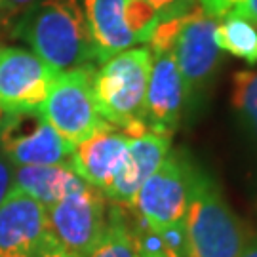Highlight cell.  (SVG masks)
I'll use <instances>...</instances> for the list:
<instances>
[{"label":"cell","instance_id":"1","mask_svg":"<svg viewBox=\"0 0 257 257\" xmlns=\"http://www.w3.org/2000/svg\"><path fill=\"white\" fill-rule=\"evenodd\" d=\"M14 37L25 40L54 71L93 69L92 35L80 0H38L21 12Z\"/></svg>","mask_w":257,"mask_h":257},{"label":"cell","instance_id":"2","mask_svg":"<svg viewBox=\"0 0 257 257\" xmlns=\"http://www.w3.org/2000/svg\"><path fill=\"white\" fill-rule=\"evenodd\" d=\"M244 248V227L225 202L219 185L191 160L185 213L187 257H238Z\"/></svg>","mask_w":257,"mask_h":257},{"label":"cell","instance_id":"3","mask_svg":"<svg viewBox=\"0 0 257 257\" xmlns=\"http://www.w3.org/2000/svg\"><path fill=\"white\" fill-rule=\"evenodd\" d=\"M153 52L147 46H136L107 59L93 71V101L101 118L130 138L143 136L145 99Z\"/></svg>","mask_w":257,"mask_h":257},{"label":"cell","instance_id":"4","mask_svg":"<svg viewBox=\"0 0 257 257\" xmlns=\"http://www.w3.org/2000/svg\"><path fill=\"white\" fill-rule=\"evenodd\" d=\"M97 65L147 44L158 10L145 0H82Z\"/></svg>","mask_w":257,"mask_h":257},{"label":"cell","instance_id":"5","mask_svg":"<svg viewBox=\"0 0 257 257\" xmlns=\"http://www.w3.org/2000/svg\"><path fill=\"white\" fill-rule=\"evenodd\" d=\"M93 71L71 69L57 73L40 107L48 122L73 149L109 126L93 101Z\"/></svg>","mask_w":257,"mask_h":257},{"label":"cell","instance_id":"6","mask_svg":"<svg viewBox=\"0 0 257 257\" xmlns=\"http://www.w3.org/2000/svg\"><path fill=\"white\" fill-rule=\"evenodd\" d=\"M191 158L183 153H170L155 174L141 185L132 210L141 225L162 236L185 229L189 194Z\"/></svg>","mask_w":257,"mask_h":257},{"label":"cell","instance_id":"7","mask_svg":"<svg viewBox=\"0 0 257 257\" xmlns=\"http://www.w3.org/2000/svg\"><path fill=\"white\" fill-rule=\"evenodd\" d=\"M46 217L52 238L71 255L86 257L107 229V198L99 189L84 183L48 206Z\"/></svg>","mask_w":257,"mask_h":257},{"label":"cell","instance_id":"8","mask_svg":"<svg viewBox=\"0 0 257 257\" xmlns=\"http://www.w3.org/2000/svg\"><path fill=\"white\" fill-rule=\"evenodd\" d=\"M73 151L40 109L4 112L0 118V153L16 168L63 164Z\"/></svg>","mask_w":257,"mask_h":257},{"label":"cell","instance_id":"9","mask_svg":"<svg viewBox=\"0 0 257 257\" xmlns=\"http://www.w3.org/2000/svg\"><path fill=\"white\" fill-rule=\"evenodd\" d=\"M217 23V19L196 6L181 19L175 33L172 54L185 80L189 99L196 97L219 65L221 48L215 38Z\"/></svg>","mask_w":257,"mask_h":257},{"label":"cell","instance_id":"10","mask_svg":"<svg viewBox=\"0 0 257 257\" xmlns=\"http://www.w3.org/2000/svg\"><path fill=\"white\" fill-rule=\"evenodd\" d=\"M57 76L37 54L16 46H0V110L40 109Z\"/></svg>","mask_w":257,"mask_h":257},{"label":"cell","instance_id":"11","mask_svg":"<svg viewBox=\"0 0 257 257\" xmlns=\"http://www.w3.org/2000/svg\"><path fill=\"white\" fill-rule=\"evenodd\" d=\"M50 238L46 208L12 187L0 204V257H38Z\"/></svg>","mask_w":257,"mask_h":257},{"label":"cell","instance_id":"12","mask_svg":"<svg viewBox=\"0 0 257 257\" xmlns=\"http://www.w3.org/2000/svg\"><path fill=\"white\" fill-rule=\"evenodd\" d=\"M187 99L185 80L175 63L174 54H155L145 99V122L149 132L172 138L179 128Z\"/></svg>","mask_w":257,"mask_h":257},{"label":"cell","instance_id":"13","mask_svg":"<svg viewBox=\"0 0 257 257\" xmlns=\"http://www.w3.org/2000/svg\"><path fill=\"white\" fill-rule=\"evenodd\" d=\"M128 145L130 136L107 126L74 147L69 166L84 183L105 193L126 160Z\"/></svg>","mask_w":257,"mask_h":257},{"label":"cell","instance_id":"14","mask_svg":"<svg viewBox=\"0 0 257 257\" xmlns=\"http://www.w3.org/2000/svg\"><path fill=\"white\" fill-rule=\"evenodd\" d=\"M170 147L172 138L158 136L153 132H145L138 138H130L126 160L116 177L112 179V183L109 185V189L103 193L105 198H109L116 206L132 208L141 185L164 162V158L170 155Z\"/></svg>","mask_w":257,"mask_h":257},{"label":"cell","instance_id":"15","mask_svg":"<svg viewBox=\"0 0 257 257\" xmlns=\"http://www.w3.org/2000/svg\"><path fill=\"white\" fill-rule=\"evenodd\" d=\"M84 181L69 162L52 166H19L14 170V189L35 198L44 208L80 189Z\"/></svg>","mask_w":257,"mask_h":257},{"label":"cell","instance_id":"16","mask_svg":"<svg viewBox=\"0 0 257 257\" xmlns=\"http://www.w3.org/2000/svg\"><path fill=\"white\" fill-rule=\"evenodd\" d=\"M215 38L221 52H229L249 65L257 63V27L248 19L234 14L223 16L217 23Z\"/></svg>","mask_w":257,"mask_h":257},{"label":"cell","instance_id":"17","mask_svg":"<svg viewBox=\"0 0 257 257\" xmlns=\"http://www.w3.org/2000/svg\"><path fill=\"white\" fill-rule=\"evenodd\" d=\"M86 257H141L134 227L124 217L120 206H110L105 234Z\"/></svg>","mask_w":257,"mask_h":257},{"label":"cell","instance_id":"18","mask_svg":"<svg viewBox=\"0 0 257 257\" xmlns=\"http://www.w3.org/2000/svg\"><path fill=\"white\" fill-rule=\"evenodd\" d=\"M232 105L244 126L257 138V73L238 71L232 76Z\"/></svg>","mask_w":257,"mask_h":257},{"label":"cell","instance_id":"19","mask_svg":"<svg viewBox=\"0 0 257 257\" xmlns=\"http://www.w3.org/2000/svg\"><path fill=\"white\" fill-rule=\"evenodd\" d=\"M14 187V166L6 156L0 153V204Z\"/></svg>","mask_w":257,"mask_h":257},{"label":"cell","instance_id":"20","mask_svg":"<svg viewBox=\"0 0 257 257\" xmlns=\"http://www.w3.org/2000/svg\"><path fill=\"white\" fill-rule=\"evenodd\" d=\"M229 14L248 19L257 27V0H232V8Z\"/></svg>","mask_w":257,"mask_h":257},{"label":"cell","instance_id":"21","mask_svg":"<svg viewBox=\"0 0 257 257\" xmlns=\"http://www.w3.org/2000/svg\"><path fill=\"white\" fill-rule=\"evenodd\" d=\"M149 4H153L158 12H168V10H175L181 8V6H187V4H193L196 0H145Z\"/></svg>","mask_w":257,"mask_h":257},{"label":"cell","instance_id":"22","mask_svg":"<svg viewBox=\"0 0 257 257\" xmlns=\"http://www.w3.org/2000/svg\"><path fill=\"white\" fill-rule=\"evenodd\" d=\"M38 257H76V255H71V253H69V251H65V249L61 248L54 238H50Z\"/></svg>","mask_w":257,"mask_h":257},{"label":"cell","instance_id":"23","mask_svg":"<svg viewBox=\"0 0 257 257\" xmlns=\"http://www.w3.org/2000/svg\"><path fill=\"white\" fill-rule=\"evenodd\" d=\"M35 2H38V0H6V10H10V12H23Z\"/></svg>","mask_w":257,"mask_h":257},{"label":"cell","instance_id":"24","mask_svg":"<svg viewBox=\"0 0 257 257\" xmlns=\"http://www.w3.org/2000/svg\"><path fill=\"white\" fill-rule=\"evenodd\" d=\"M238 257H257V238L251 240L249 244H246L244 251H242Z\"/></svg>","mask_w":257,"mask_h":257},{"label":"cell","instance_id":"25","mask_svg":"<svg viewBox=\"0 0 257 257\" xmlns=\"http://www.w3.org/2000/svg\"><path fill=\"white\" fill-rule=\"evenodd\" d=\"M141 257H166L164 253H139Z\"/></svg>","mask_w":257,"mask_h":257},{"label":"cell","instance_id":"26","mask_svg":"<svg viewBox=\"0 0 257 257\" xmlns=\"http://www.w3.org/2000/svg\"><path fill=\"white\" fill-rule=\"evenodd\" d=\"M0 10H6V0H0Z\"/></svg>","mask_w":257,"mask_h":257},{"label":"cell","instance_id":"27","mask_svg":"<svg viewBox=\"0 0 257 257\" xmlns=\"http://www.w3.org/2000/svg\"><path fill=\"white\" fill-rule=\"evenodd\" d=\"M2 114H4V112H2V110H0V118H2Z\"/></svg>","mask_w":257,"mask_h":257}]
</instances>
